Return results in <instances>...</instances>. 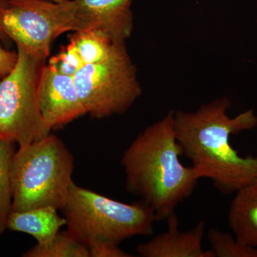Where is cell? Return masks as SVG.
<instances>
[{"mask_svg": "<svg viewBox=\"0 0 257 257\" xmlns=\"http://www.w3.org/2000/svg\"><path fill=\"white\" fill-rule=\"evenodd\" d=\"M228 98L211 101L194 112L174 111L176 140L182 155L192 162L199 179L207 178L219 192L234 194L257 179V157H241L230 137L252 130L257 116L248 109L231 118Z\"/></svg>", "mask_w": 257, "mask_h": 257, "instance_id": "6da1fadb", "label": "cell"}, {"mask_svg": "<svg viewBox=\"0 0 257 257\" xmlns=\"http://www.w3.org/2000/svg\"><path fill=\"white\" fill-rule=\"evenodd\" d=\"M174 128V111L140 133L123 153L121 164L128 192L166 220L197 187L199 177L182 165Z\"/></svg>", "mask_w": 257, "mask_h": 257, "instance_id": "7a4b0ae2", "label": "cell"}, {"mask_svg": "<svg viewBox=\"0 0 257 257\" xmlns=\"http://www.w3.org/2000/svg\"><path fill=\"white\" fill-rule=\"evenodd\" d=\"M67 232L87 248L101 243L119 245L136 236H150L157 221L143 201L119 202L73 182L60 209Z\"/></svg>", "mask_w": 257, "mask_h": 257, "instance_id": "3957f363", "label": "cell"}, {"mask_svg": "<svg viewBox=\"0 0 257 257\" xmlns=\"http://www.w3.org/2000/svg\"><path fill=\"white\" fill-rule=\"evenodd\" d=\"M74 169L73 155L52 134L19 147L11 163L13 211L61 209L74 182Z\"/></svg>", "mask_w": 257, "mask_h": 257, "instance_id": "277c9868", "label": "cell"}, {"mask_svg": "<svg viewBox=\"0 0 257 257\" xmlns=\"http://www.w3.org/2000/svg\"><path fill=\"white\" fill-rule=\"evenodd\" d=\"M15 68L0 81V140L19 147L50 135L37 99V87L47 58L18 47Z\"/></svg>", "mask_w": 257, "mask_h": 257, "instance_id": "5b68a950", "label": "cell"}, {"mask_svg": "<svg viewBox=\"0 0 257 257\" xmlns=\"http://www.w3.org/2000/svg\"><path fill=\"white\" fill-rule=\"evenodd\" d=\"M73 78L87 114L96 119L124 114L143 92L125 43L116 44L105 60L84 65Z\"/></svg>", "mask_w": 257, "mask_h": 257, "instance_id": "8992f818", "label": "cell"}, {"mask_svg": "<svg viewBox=\"0 0 257 257\" xmlns=\"http://www.w3.org/2000/svg\"><path fill=\"white\" fill-rule=\"evenodd\" d=\"M74 19L73 0H5L0 26L17 47L47 58L52 42L74 31Z\"/></svg>", "mask_w": 257, "mask_h": 257, "instance_id": "52a82bcc", "label": "cell"}, {"mask_svg": "<svg viewBox=\"0 0 257 257\" xmlns=\"http://www.w3.org/2000/svg\"><path fill=\"white\" fill-rule=\"evenodd\" d=\"M37 99L42 118L51 131L87 114L73 77L44 66L37 87Z\"/></svg>", "mask_w": 257, "mask_h": 257, "instance_id": "ba28073f", "label": "cell"}, {"mask_svg": "<svg viewBox=\"0 0 257 257\" xmlns=\"http://www.w3.org/2000/svg\"><path fill=\"white\" fill-rule=\"evenodd\" d=\"M133 0H73L74 31L94 30L114 43H125L133 31Z\"/></svg>", "mask_w": 257, "mask_h": 257, "instance_id": "9c48e42d", "label": "cell"}, {"mask_svg": "<svg viewBox=\"0 0 257 257\" xmlns=\"http://www.w3.org/2000/svg\"><path fill=\"white\" fill-rule=\"evenodd\" d=\"M167 230L140 243L137 253L143 257H215L211 250H204L205 223L201 221L192 229L182 231L175 213L167 219Z\"/></svg>", "mask_w": 257, "mask_h": 257, "instance_id": "30bf717a", "label": "cell"}, {"mask_svg": "<svg viewBox=\"0 0 257 257\" xmlns=\"http://www.w3.org/2000/svg\"><path fill=\"white\" fill-rule=\"evenodd\" d=\"M234 194L228 212L229 227L240 243L257 248V179Z\"/></svg>", "mask_w": 257, "mask_h": 257, "instance_id": "8fae6325", "label": "cell"}, {"mask_svg": "<svg viewBox=\"0 0 257 257\" xmlns=\"http://www.w3.org/2000/svg\"><path fill=\"white\" fill-rule=\"evenodd\" d=\"M57 210L45 207L13 211L8 219V229L31 235L40 244L50 242L60 232V228L66 226V219L59 215Z\"/></svg>", "mask_w": 257, "mask_h": 257, "instance_id": "7c38bea8", "label": "cell"}, {"mask_svg": "<svg viewBox=\"0 0 257 257\" xmlns=\"http://www.w3.org/2000/svg\"><path fill=\"white\" fill-rule=\"evenodd\" d=\"M15 144L12 140H0V234L8 229V219L13 212L11 163L15 153Z\"/></svg>", "mask_w": 257, "mask_h": 257, "instance_id": "4fadbf2b", "label": "cell"}, {"mask_svg": "<svg viewBox=\"0 0 257 257\" xmlns=\"http://www.w3.org/2000/svg\"><path fill=\"white\" fill-rule=\"evenodd\" d=\"M69 42L75 47L84 65L105 60L116 44L104 34L94 30L74 32Z\"/></svg>", "mask_w": 257, "mask_h": 257, "instance_id": "5bb4252c", "label": "cell"}, {"mask_svg": "<svg viewBox=\"0 0 257 257\" xmlns=\"http://www.w3.org/2000/svg\"><path fill=\"white\" fill-rule=\"evenodd\" d=\"M24 257H89L88 248L67 231L59 232L50 242L37 243L23 253Z\"/></svg>", "mask_w": 257, "mask_h": 257, "instance_id": "9a60e30c", "label": "cell"}, {"mask_svg": "<svg viewBox=\"0 0 257 257\" xmlns=\"http://www.w3.org/2000/svg\"><path fill=\"white\" fill-rule=\"evenodd\" d=\"M207 239L215 257H257L256 247L243 244L219 229L209 230Z\"/></svg>", "mask_w": 257, "mask_h": 257, "instance_id": "2e32d148", "label": "cell"}, {"mask_svg": "<svg viewBox=\"0 0 257 257\" xmlns=\"http://www.w3.org/2000/svg\"><path fill=\"white\" fill-rule=\"evenodd\" d=\"M47 65L59 73L74 77L84 64L75 47L69 42V45L50 59Z\"/></svg>", "mask_w": 257, "mask_h": 257, "instance_id": "e0dca14e", "label": "cell"}, {"mask_svg": "<svg viewBox=\"0 0 257 257\" xmlns=\"http://www.w3.org/2000/svg\"><path fill=\"white\" fill-rule=\"evenodd\" d=\"M89 257H131L133 255L125 252L119 245L112 243H101L88 248Z\"/></svg>", "mask_w": 257, "mask_h": 257, "instance_id": "ac0fdd59", "label": "cell"}, {"mask_svg": "<svg viewBox=\"0 0 257 257\" xmlns=\"http://www.w3.org/2000/svg\"><path fill=\"white\" fill-rule=\"evenodd\" d=\"M18 60V52L5 49L0 44V77H5L12 72Z\"/></svg>", "mask_w": 257, "mask_h": 257, "instance_id": "d6986e66", "label": "cell"}, {"mask_svg": "<svg viewBox=\"0 0 257 257\" xmlns=\"http://www.w3.org/2000/svg\"><path fill=\"white\" fill-rule=\"evenodd\" d=\"M5 0H0V12H1L2 8L4 6ZM0 40L3 42H7L8 40H9L10 39L8 38V36L5 35V32H3V29H2L1 26H0Z\"/></svg>", "mask_w": 257, "mask_h": 257, "instance_id": "ffe728a7", "label": "cell"}, {"mask_svg": "<svg viewBox=\"0 0 257 257\" xmlns=\"http://www.w3.org/2000/svg\"><path fill=\"white\" fill-rule=\"evenodd\" d=\"M50 1L54 2V3H62L64 0H50Z\"/></svg>", "mask_w": 257, "mask_h": 257, "instance_id": "44dd1931", "label": "cell"}]
</instances>
